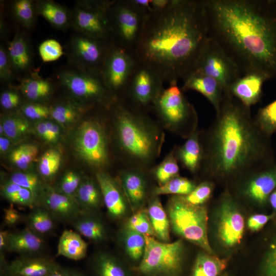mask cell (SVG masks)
Masks as SVG:
<instances>
[{
  "label": "cell",
  "mask_w": 276,
  "mask_h": 276,
  "mask_svg": "<svg viewBox=\"0 0 276 276\" xmlns=\"http://www.w3.org/2000/svg\"><path fill=\"white\" fill-rule=\"evenodd\" d=\"M164 88L159 77L149 67L139 61L122 99L132 107L142 111L147 107L152 106Z\"/></svg>",
  "instance_id": "cell-14"
},
{
  "label": "cell",
  "mask_w": 276,
  "mask_h": 276,
  "mask_svg": "<svg viewBox=\"0 0 276 276\" xmlns=\"http://www.w3.org/2000/svg\"><path fill=\"white\" fill-rule=\"evenodd\" d=\"M36 10L38 15L57 29L65 30L71 25V12L53 1H37Z\"/></svg>",
  "instance_id": "cell-28"
},
{
  "label": "cell",
  "mask_w": 276,
  "mask_h": 276,
  "mask_svg": "<svg viewBox=\"0 0 276 276\" xmlns=\"http://www.w3.org/2000/svg\"><path fill=\"white\" fill-rule=\"evenodd\" d=\"M20 94L18 89L16 90L9 88L3 91L0 96V104L2 107L7 110L18 108L21 105Z\"/></svg>",
  "instance_id": "cell-53"
},
{
  "label": "cell",
  "mask_w": 276,
  "mask_h": 276,
  "mask_svg": "<svg viewBox=\"0 0 276 276\" xmlns=\"http://www.w3.org/2000/svg\"><path fill=\"white\" fill-rule=\"evenodd\" d=\"M6 49L14 72H24L30 69L32 52L28 38L22 32L18 31L16 33Z\"/></svg>",
  "instance_id": "cell-24"
},
{
  "label": "cell",
  "mask_w": 276,
  "mask_h": 276,
  "mask_svg": "<svg viewBox=\"0 0 276 276\" xmlns=\"http://www.w3.org/2000/svg\"><path fill=\"white\" fill-rule=\"evenodd\" d=\"M43 245L41 236L27 227L23 230L9 233L6 251L22 256H32L40 251Z\"/></svg>",
  "instance_id": "cell-23"
},
{
  "label": "cell",
  "mask_w": 276,
  "mask_h": 276,
  "mask_svg": "<svg viewBox=\"0 0 276 276\" xmlns=\"http://www.w3.org/2000/svg\"><path fill=\"white\" fill-rule=\"evenodd\" d=\"M265 134L251 117L250 108L230 91L202 137L200 170L219 180L243 179L263 168L266 155Z\"/></svg>",
  "instance_id": "cell-3"
},
{
  "label": "cell",
  "mask_w": 276,
  "mask_h": 276,
  "mask_svg": "<svg viewBox=\"0 0 276 276\" xmlns=\"http://www.w3.org/2000/svg\"><path fill=\"white\" fill-rule=\"evenodd\" d=\"M124 191L133 208L140 206L146 196V186L143 175L135 171H125L121 175Z\"/></svg>",
  "instance_id": "cell-30"
},
{
  "label": "cell",
  "mask_w": 276,
  "mask_h": 276,
  "mask_svg": "<svg viewBox=\"0 0 276 276\" xmlns=\"http://www.w3.org/2000/svg\"><path fill=\"white\" fill-rule=\"evenodd\" d=\"M209 37L238 67L276 75V6L258 0H204Z\"/></svg>",
  "instance_id": "cell-2"
},
{
  "label": "cell",
  "mask_w": 276,
  "mask_h": 276,
  "mask_svg": "<svg viewBox=\"0 0 276 276\" xmlns=\"http://www.w3.org/2000/svg\"><path fill=\"white\" fill-rule=\"evenodd\" d=\"M83 178L76 171H68L63 175L56 186L53 188L60 193L74 197Z\"/></svg>",
  "instance_id": "cell-47"
},
{
  "label": "cell",
  "mask_w": 276,
  "mask_h": 276,
  "mask_svg": "<svg viewBox=\"0 0 276 276\" xmlns=\"http://www.w3.org/2000/svg\"><path fill=\"white\" fill-rule=\"evenodd\" d=\"M218 211V238L224 247H234L241 241L245 222L237 202L230 193H225L222 195Z\"/></svg>",
  "instance_id": "cell-15"
},
{
  "label": "cell",
  "mask_w": 276,
  "mask_h": 276,
  "mask_svg": "<svg viewBox=\"0 0 276 276\" xmlns=\"http://www.w3.org/2000/svg\"><path fill=\"white\" fill-rule=\"evenodd\" d=\"M103 202L109 215L112 218L122 217L127 210L125 196L116 180L109 174L100 171L96 174Z\"/></svg>",
  "instance_id": "cell-20"
},
{
  "label": "cell",
  "mask_w": 276,
  "mask_h": 276,
  "mask_svg": "<svg viewBox=\"0 0 276 276\" xmlns=\"http://www.w3.org/2000/svg\"><path fill=\"white\" fill-rule=\"evenodd\" d=\"M35 130L38 135L47 142L52 143V138L48 131L45 120L37 122Z\"/></svg>",
  "instance_id": "cell-57"
},
{
  "label": "cell",
  "mask_w": 276,
  "mask_h": 276,
  "mask_svg": "<svg viewBox=\"0 0 276 276\" xmlns=\"http://www.w3.org/2000/svg\"><path fill=\"white\" fill-rule=\"evenodd\" d=\"M227 264L225 259L200 252L196 257L192 276H219Z\"/></svg>",
  "instance_id": "cell-33"
},
{
  "label": "cell",
  "mask_w": 276,
  "mask_h": 276,
  "mask_svg": "<svg viewBox=\"0 0 276 276\" xmlns=\"http://www.w3.org/2000/svg\"><path fill=\"white\" fill-rule=\"evenodd\" d=\"M116 136L122 151L141 163L150 162L158 153V132L141 110L128 104L123 99L112 104Z\"/></svg>",
  "instance_id": "cell-4"
},
{
  "label": "cell",
  "mask_w": 276,
  "mask_h": 276,
  "mask_svg": "<svg viewBox=\"0 0 276 276\" xmlns=\"http://www.w3.org/2000/svg\"><path fill=\"white\" fill-rule=\"evenodd\" d=\"M12 12L15 19L25 29L31 30L35 25L36 16V1L16 0L12 4Z\"/></svg>",
  "instance_id": "cell-37"
},
{
  "label": "cell",
  "mask_w": 276,
  "mask_h": 276,
  "mask_svg": "<svg viewBox=\"0 0 276 276\" xmlns=\"http://www.w3.org/2000/svg\"><path fill=\"white\" fill-rule=\"evenodd\" d=\"M167 211L170 226L175 234L213 254L208 238V218L203 205H193L183 196L173 195L168 200Z\"/></svg>",
  "instance_id": "cell-5"
},
{
  "label": "cell",
  "mask_w": 276,
  "mask_h": 276,
  "mask_svg": "<svg viewBox=\"0 0 276 276\" xmlns=\"http://www.w3.org/2000/svg\"><path fill=\"white\" fill-rule=\"evenodd\" d=\"M1 195L12 203L31 208L38 205V201L32 191L9 179L1 186Z\"/></svg>",
  "instance_id": "cell-34"
},
{
  "label": "cell",
  "mask_w": 276,
  "mask_h": 276,
  "mask_svg": "<svg viewBox=\"0 0 276 276\" xmlns=\"http://www.w3.org/2000/svg\"><path fill=\"white\" fill-rule=\"evenodd\" d=\"M21 219V214L12 205L4 209V219L7 225L12 226L17 224Z\"/></svg>",
  "instance_id": "cell-56"
},
{
  "label": "cell",
  "mask_w": 276,
  "mask_h": 276,
  "mask_svg": "<svg viewBox=\"0 0 276 276\" xmlns=\"http://www.w3.org/2000/svg\"><path fill=\"white\" fill-rule=\"evenodd\" d=\"M39 205L45 208L55 220L62 222L72 223L82 213L74 197L57 192L47 183L40 194Z\"/></svg>",
  "instance_id": "cell-18"
},
{
  "label": "cell",
  "mask_w": 276,
  "mask_h": 276,
  "mask_svg": "<svg viewBox=\"0 0 276 276\" xmlns=\"http://www.w3.org/2000/svg\"><path fill=\"white\" fill-rule=\"evenodd\" d=\"M196 187L194 181L178 175L165 184L156 187L153 193L155 196L165 194L186 196L190 194Z\"/></svg>",
  "instance_id": "cell-40"
},
{
  "label": "cell",
  "mask_w": 276,
  "mask_h": 276,
  "mask_svg": "<svg viewBox=\"0 0 276 276\" xmlns=\"http://www.w3.org/2000/svg\"><path fill=\"white\" fill-rule=\"evenodd\" d=\"M46 276H68L67 270H64L59 266Z\"/></svg>",
  "instance_id": "cell-62"
},
{
  "label": "cell",
  "mask_w": 276,
  "mask_h": 276,
  "mask_svg": "<svg viewBox=\"0 0 276 276\" xmlns=\"http://www.w3.org/2000/svg\"><path fill=\"white\" fill-rule=\"evenodd\" d=\"M74 197L82 213H93L104 203L97 180L87 177H83Z\"/></svg>",
  "instance_id": "cell-25"
},
{
  "label": "cell",
  "mask_w": 276,
  "mask_h": 276,
  "mask_svg": "<svg viewBox=\"0 0 276 276\" xmlns=\"http://www.w3.org/2000/svg\"><path fill=\"white\" fill-rule=\"evenodd\" d=\"M72 143L77 155L88 165L100 168L107 164V138L98 120L89 119L82 121L74 133Z\"/></svg>",
  "instance_id": "cell-12"
},
{
  "label": "cell",
  "mask_w": 276,
  "mask_h": 276,
  "mask_svg": "<svg viewBox=\"0 0 276 276\" xmlns=\"http://www.w3.org/2000/svg\"><path fill=\"white\" fill-rule=\"evenodd\" d=\"M266 79L265 76L259 73H248L232 84L229 90L243 105L250 108L259 100L262 85Z\"/></svg>",
  "instance_id": "cell-21"
},
{
  "label": "cell",
  "mask_w": 276,
  "mask_h": 276,
  "mask_svg": "<svg viewBox=\"0 0 276 276\" xmlns=\"http://www.w3.org/2000/svg\"><path fill=\"white\" fill-rule=\"evenodd\" d=\"M95 263L99 276H129L121 264L108 254H100L96 257Z\"/></svg>",
  "instance_id": "cell-43"
},
{
  "label": "cell",
  "mask_w": 276,
  "mask_h": 276,
  "mask_svg": "<svg viewBox=\"0 0 276 276\" xmlns=\"http://www.w3.org/2000/svg\"><path fill=\"white\" fill-rule=\"evenodd\" d=\"M145 237V250L137 271L144 276H180L185 252L182 240L165 242Z\"/></svg>",
  "instance_id": "cell-6"
},
{
  "label": "cell",
  "mask_w": 276,
  "mask_h": 276,
  "mask_svg": "<svg viewBox=\"0 0 276 276\" xmlns=\"http://www.w3.org/2000/svg\"><path fill=\"white\" fill-rule=\"evenodd\" d=\"M87 243L77 232L64 231L59 240L57 255L77 261L84 258L87 254Z\"/></svg>",
  "instance_id": "cell-29"
},
{
  "label": "cell",
  "mask_w": 276,
  "mask_h": 276,
  "mask_svg": "<svg viewBox=\"0 0 276 276\" xmlns=\"http://www.w3.org/2000/svg\"><path fill=\"white\" fill-rule=\"evenodd\" d=\"M261 276H276V236L264 258Z\"/></svg>",
  "instance_id": "cell-52"
},
{
  "label": "cell",
  "mask_w": 276,
  "mask_h": 276,
  "mask_svg": "<svg viewBox=\"0 0 276 276\" xmlns=\"http://www.w3.org/2000/svg\"><path fill=\"white\" fill-rule=\"evenodd\" d=\"M214 188L213 182L205 180L196 186L190 194L183 196L191 204L195 205H203L211 197Z\"/></svg>",
  "instance_id": "cell-48"
},
{
  "label": "cell",
  "mask_w": 276,
  "mask_h": 276,
  "mask_svg": "<svg viewBox=\"0 0 276 276\" xmlns=\"http://www.w3.org/2000/svg\"><path fill=\"white\" fill-rule=\"evenodd\" d=\"M147 214L155 237L162 242H169L170 224L169 218L157 196L151 200Z\"/></svg>",
  "instance_id": "cell-31"
},
{
  "label": "cell",
  "mask_w": 276,
  "mask_h": 276,
  "mask_svg": "<svg viewBox=\"0 0 276 276\" xmlns=\"http://www.w3.org/2000/svg\"><path fill=\"white\" fill-rule=\"evenodd\" d=\"M152 107L164 124L170 130L188 137L196 130V110L177 84H170L168 88H164Z\"/></svg>",
  "instance_id": "cell-7"
},
{
  "label": "cell",
  "mask_w": 276,
  "mask_h": 276,
  "mask_svg": "<svg viewBox=\"0 0 276 276\" xmlns=\"http://www.w3.org/2000/svg\"><path fill=\"white\" fill-rule=\"evenodd\" d=\"M14 71L9 60L6 48L0 45V80L2 83L9 84L14 80Z\"/></svg>",
  "instance_id": "cell-51"
},
{
  "label": "cell",
  "mask_w": 276,
  "mask_h": 276,
  "mask_svg": "<svg viewBox=\"0 0 276 276\" xmlns=\"http://www.w3.org/2000/svg\"><path fill=\"white\" fill-rule=\"evenodd\" d=\"M59 266L48 258L22 256L8 264L6 270L11 276H46Z\"/></svg>",
  "instance_id": "cell-22"
},
{
  "label": "cell",
  "mask_w": 276,
  "mask_h": 276,
  "mask_svg": "<svg viewBox=\"0 0 276 276\" xmlns=\"http://www.w3.org/2000/svg\"><path fill=\"white\" fill-rule=\"evenodd\" d=\"M93 213H82L73 222L76 232L94 241H100L106 237L105 227Z\"/></svg>",
  "instance_id": "cell-32"
},
{
  "label": "cell",
  "mask_w": 276,
  "mask_h": 276,
  "mask_svg": "<svg viewBox=\"0 0 276 276\" xmlns=\"http://www.w3.org/2000/svg\"><path fill=\"white\" fill-rule=\"evenodd\" d=\"M177 157L183 166L191 173H195L200 170L203 149L200 134L198 131H194L178 149Z\"/></svg>",
  "instance_id": "cell-26"
},
{
  "label": "cell",
  "mask_w": 276,
  "mask_h": 276,
  "mask_svg": "<svg viewBox=\"0 0 276 276\" xmlns=\"http://www.w3.org/2000/svg\"><path fill=\"white\" fill-rule=\"evenodd\" d=\"M208 37L204 0H171L147 13L133 52L163 83L177 84L196 70Z\"/></svg>",
  "instance_id": "cell-1"
},
{
  "label": "cell",
  "mask_w": 276,
  "mask_h": 276,
  "mask_svg": "<svg viewBox=\"0 0 276 276\" xmlns=\"http://www.w3.org/2000/svg\"><path fill=\"white\" fill-rule=\"evenodd\" d=\"M196 70L216 80L225 92L242 76L238 67L221 47L208 37L198 57Z\"/></svg>",
  "instance_id": "cell-13"
},
{
  "label": "cell",
  "mask_w": 276,
  "mask_h": 276,
  "mask_svg": "<svg viewBox=\"0 0 276 276\" xmlns=\"http://www.w3.org/2000/svg\"><path fill=\"white\" fill-rule=\"evenodd\" d=\"M61 155L58 150L50 149L44 152L38 164V170L45 181L52 180L57 173L61 164Z\"/></svg>",
  "instance_id": "cell-39"
},
{
  "label": "cell",
  "mask_w": 276,
  "mask_h": 276,
  "mask_svg": "<svg viewBox=\"0 0 276 276\" xmlns=\"http://www.w3.org/2000/svg\"><path fill=\"white\" fill-rule=\"evenodd\" d=\"M110 45L79 33L73 36L70 41L71 60L76 68L101 71Z\"/></svg>",
  "instance_id": "cell-16"
},
{
  "label": "cell",
  "mask_w": 276,
  "mask_h": 276,
  "mask_svg": "<svg viewBox=\"0 0 276 276\" xmlns=\"http://www.w3.org/2000/svg\"><path fill=\"white\" fill-rule=\"evenodd\" d=\"M179 171L176 157L171 152L155 168L154 174L159 186H162L178 176Z\"/></svg>",
  "instance_id": "cell-44"
},
{
  "label": "cell",
  "mask_w": 276,
  "mask_h": 276,
  "mask_svg": "<svg viewBox=\"0 0 276 276\" xmlns=\"http://www.w3.org/2000/svg\"><path fill=\"white\" fill-rule=\"evenodd\" d=\"M57 78L60 84L81 103L109 106L116 100L100 71L65 69L59 72Z\"/></svg>",
  "instance_id": "cell-8"
},
{
  "label": "cell",
  "mask_w": 276,
  "mask_h": 276,
  "mask_svg": "<svg viewBox=\"0 0 276 276\" xmlns=\"http://www.w3.org/2000/svg\"><path fill=\"white\" fill-rule=\"evenodd\" d=\"M38 153L37 146L31 143L22 144L11 150L10 162L18 169L26 171L36 160Z\"/></svg>",
  "instance_id": "cell-38"
},
{
  "label": "cell",
  "mask_w": 276,
  "mask_h": 276,
  "mask_svg": "<svg viewBox=\"0 0 276 276\" xmlns=\"http://www.w3.org/2000/svg\"><path fill=\"white\" fill-rule=\"evenodd\" d=\"M9 180L32 191L38 203L40 194L46 183L37 174L28 171H17L12 173Z\"/></svg>",
  "instance_id": "cell-41"
},
{
  "label": "cell",
  "mask_w": 276,
  "mask_h": 276,
  "mask_svg": "<svg viewBox=\"0 0 276 276\" xmlns=\"http://www.w3.org/2000/svg\"><path fill=\"white\" fill-rule=\"evenodd\" d=\"M255 120L265 134L276 131V100L261 108Z\"/></svg>",
  "instance_id": "cell-46"
},
{
  "label": "cell",
  "mask_w": 276,
  "mask_h": 276,
  "mask_svg": "<svg viewBox=\"0 0 276 276\" xmlns=\"http://www.w3.org/2000/svg\"><path fill=\"white\" fill-rule=\"evenodd\" d=\"M171 0H151V6L152 11H159L167 8Z\"/></svg>",
  "instance_id": "cell-60"
},
{
  "label": "cell",
  "mask_w": 276,
  "mask_h": 276,
  "mask_svg": "<svg viewBox=\"0 0 276 276\" xmlns=\"http://www.w3.org/2000/svg\"><path fill=\"white\" fill-rule=\"evenodd\" d=\"M20 114L28 120L37 122L47 120L50 117V109L42 103L31 102L22 104Z\"/></svg>",
  "instance_id": "cell-49"
},
{
  "label": "cell",
  "mask_w": 276,
  "mask_h": 276,
  "mask_svg": "<svg viewBox=\"0 0 276 276\" xmlns=\"http://www.w3.org/2000/svg\"><path fill=\"white\" fill-rule=\"evenodd\" d=\"M68 276H81L79 274L76 273L75 272H70L67 271Z\"/></svg>",
  "instance_id": "cell-64"
},
{
  "label": "cell",
  "mask_w": 276,
  "mask_h": 276,
  "mask_svg": "<svg viewBox=\"0 0 276 276\" xmlns=\"http://www.w3.org/2000/svg\"><path fill=\"white\" fill-rule=\"evenodd\" d=\"M9 232L7 231H2L0 232V251L3 254L6 251L7 240Z\"/></svg>",
  "instance_id": "cell-61"
},
{
  "label": "cell",
  "mask_w": 276,
  "mask_h": 276,
  "mask_svg": "<svg viewBox=\"0 0 276 276\" xmlns=\"http://www.w3.org/2000/svg\"><path fill=\"white\" fill-rule=\"evenodd\" d=\"M38 52L42 60L45 62L57 60L63 54L62 47L54 39L42 42L38 47Z\"/></svg>",
  "instance_id": "cell-50"
},
{
  "label": "cell",
  "mask_w": 276,
  "mask_h": 276,
  "mask_svg": "<svg viewBox=\"0 0 276 276\" xmlns=\"http://www.w3.org/2000/svg\"><path fill=\"white\" fill-rule=\"evenodd\" d=\"M144 235L155 237L147 212L144 211L141 219L132 229Z\"/></svg>",
  "instance_id": "cell-54"
},
{
  "label": "cell",
  "mask_w": 276,
  "mask_h": 276,
  "mask_svg": "<svg viewBox=\"0 0 276 276\" xmlns=\"http://www.w3.org/2000/svg\"><path fill=\"white\" fill-rule=\"evenodd\" d=\"M55 219L43 206L32 208L27 218V227L40 236L51 232L54 228Z\"/></svg>",
  "instance_id": "cell-35"
},
{
  "label": "cell",
  "mask_w": 276,
  "mask_h": 276,
  "mask_svg": "<svg viewBox=\"0 0 276 276\" xmlns=\"http://www.w3.org/2000/svg\"><path fill=\"white\" fill-rule=\"evenodd\" d=\"M50 117L58 124L68 125L78 118L79 108L73 103H60L50 107Z\"/></svg>",
  "instance_id": "cell-42"
},
{
  "label": "cell",
  "mask_w": 276,
  "mask_h": 276,
  "mask_svg": "<svg viewBox=\"0 0 276 276\" xmlns=\"http://www.w3.org/2000/svg\"><path fill=\"white\" fill-rule=\"evenodd\" d=\"M45 123L52 140V143H56L60 136V129L55 122L45 120Z\"/></svg>",
  "instance_id": "cell-58"
},
{
  "label": "cell",
  "mask_w": 276,
  "mask_h": 276,
  "mask_svg": "<svg viewBox=\"0 0 276 276\" xmlns=\"http://www.w3.org/2000/svg\"><path fill=\"white\" fill-rule=\"evenodd\" d=\"M268 199L272 208L276 210V189L270 194Z\"/></svg>",
  "instance_id": "cell-63"
},
{
  "label": "cell",
  "mask_w": 276,
  "mask_h": 276,
  "mask_svg": "<svg viewBox=\"0 0 276 276\" xmlns=\"http://www.w3.org/2000/svg\"><path fill=\"white\" fill-rule=\"evenodd\" d=\"M139 63L133 51L113 42L101 70L104 81L116 100L123 99Z\"/></svg>",
  "instance_id": "cell-11"
},
{
  "label": "cell",
  "mask_w": 276,
  "mask_h": 276,
  "mask_svg": "<svg viewBox=\"0 0 276 276\" xmlns=\"http://www.w3.org/2000/svg\"><path fill=\"white\" fill-rule=\"evenodd\" d=\"M12 141L6 135L0 136V152L2 155L7 154L11 151L10 147Z\"/></svg>",
  "instance_id": "cell-59"
},
{
  "label": "cell",
  "mask_w": 276,
  "mask_h": 276,
  "mask_svg": "<svg viewBox=\"0 0 276 276\" xmlns=\"http://www.w3.org/2000/svg\"><path fill=\"white\" fill-rule=\"evenodd\" d=\"M114 1H82L71 12V25L79 33L108 44L113 42L108 16Z\"/></svg>",
  "instance_id": "cell-9"
},
{
  "label": "cell",
  "mask_w": 276,
  "mask_h": 276,
  "mask_svg": "<svg viewBox=\"0 0 276 276\" xmlns=\"http://www.w3.org/2000/svg\"><path fill=\"white\" fill-rule=\"evenodd\" d=\"M18 89L30 102L41 103L52 95L54 83L50 79L33 74L23 78Z\"/></svg>",
  "instance_id": "cell-27"
},
{
  "label": "cell",
  "mask_w": 276,
  "mask_h": 276,
  "mask_svg": "<svg viewBox=\"0 0 276 276\" xmlns=\"http://www.w3.org/2000/svg\"><path fill=\"white\" fill-rule=\"evenodd\" d=\"M5 135L13 142L19 140L26 135L31 129V123L20 113L5 116L1 120Z\"/></svg>",
  "instance_id": "cell-36"
},
{
  "label": "cell",
  "mask_w": 276,
  "mask_h": 276,
  "mask_svg": "<svg viewBox=\"0 0 276 276\" xmlns=\"http://www.w3.org/2000/svg\"><path fill=\"white\" fill-rule=\"evenodd\" d=\"M124 241L126 250L131 259L137 261L142 258L146 245L145 235L126 228Z\"/></svg>",
  "instance_id": "cell-45"
},
{
  "label": "cell",
  "mask_w": 276,
  "mask_h": 276,
  "mask_svg": "<svg viewBox=\"0 0 276 276\" xmlns=\"http://www.w3.org/2000/svg\"><path fill=\"white\" fill-rule=\"evenodd\" d=\"M181 88L183 91L192 90L204 96L218 111L223 100L225 91L222 85L213 78L195 70L183 80Z\"/></svg>",
  "instance_id": "cell-19"
},
{
  "label": "cell",
  "mask_w": 276,
  "mask_h": 276,
  "mask_svg": "<svg viewBox=\"0 0 276 276\" xmlns=\"http://www.w3.org/2000/svg\"><path fill=\"white\" fill-rule=\"evenodd\" d=\"M272 215L264 214H255L251 216L248 219V228L252 232L260 230L272 217Z\"/></svg>",
  "instance_id": "cell-55"
},
{
  "label": "cell",
  "mask_w": 276,
  "mask_h": 276,
  "mask_svg": "<svg viewBox=\"0 0 276 276\" xmlns=\"http://www.w3.org/2000/svg\"><path fill=\"white\" fill-rule=\"evenodd\" d=\"M147 13L133 0L114 1L108 11L113 42L133 51Z\"/></svg>",
  "instance_id": "cell-10"
},
{
  "label": "cell",
  "mask_w": 276,
  "mask_h": 276,
  "mask_svg": "<svg viewBox=\"0 0 276 276\" xmlns=\"http://www.w3.org/2000/svg\"><path fill=\"white\" fill-rule=\"evenodd\" d=\"M240 182V195L253 203L263 204L276 188V165L255 172Z\"/></svg>",
  "instance_id": "cell-17"
}]
</instances>
